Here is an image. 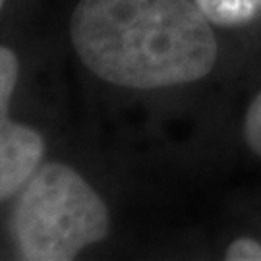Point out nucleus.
<instances>
[{
	"label": "nucleus",
	"instance_id": "nucleus-3",
	"mask_svg": "<svg viewBox=\"0 0 261 261\" xmlns=\"http://www.w3.org/2000/svg\"><path fill=\"white\" fill-rule=\"evenodd\" d=\"M18 56L0 47V201L19 188L41 167L45 141L37 130L10 118V101L18 84Z\"/></svg>",
	"mask_w": 261,
	"mask_h": 261
},
{
	"label": "nucleus",
	"instance_id": "nucleus-4",
	"mask_svg": "<svg viewBox=\"0 0 261 261\" xmlns=\"http://www.w3.org/2000/svg\"><path fill=\"white\" fill-rule=\"evenodd\" d=\"M213 25L236 28L261 16V0H196Z\"/></svg>",
	"mask_w": 261,
	"mask_h": 261
},
{
	"label": "nucleus",
	"instance_id": "nucleus-5",
	"mask_svg": "<svg viewBox=\"0 0 261 261\" xmlns=\"http://www.w3.org/2000/svg\"><path fill=\"white\" fill-rule=\"evenodd\" d=\"M242 134L246 145L252 149V153L261 157V91L253 97V101L244 114Z\"/></svg>",
	"mask_w": 261,
	"mask_h": 261
},
{
	"label": "nucleus",
	"instance_id": "nucleus-7",
	"mask_svg": "<svg viewBox=\"0 0 261 261\" xmlns=\"http://www.w3.org/2000/svg\"><path fill=\"white\" fill-rule=\"evenodd\" d=\"M2 6H4V0H0V10H2Z\"/></svg>",
	"mask_w": 261,
	"mask_h": 261
},
{
	"label": "nucleus",
	"instance_id": "nucleus-1",
	"mask_svg": "<svg viewBox=\"0 0 261 261\" xmlns=\"http://www.w3.org/2000/svg\"><path fill=\"white\" fill-rule=\"evenodd\" d=\"M70 37L91 74L128 89L194 84L219 58L213 23L196 0H80Z\"/></svg>",
	"mask_w": 261,
	"mask_h": 261
},
{
	"label": "nucleus",
	"instance_id": "nucleus-2",
	"mask_svg": "<svg viewBox=\"0 0 261 261\" xmlns=\"http://www.w3.org/2000/svg\"><path fill=\"white\" fill-rule=\"evenodd\" d=\"M8 230L19 259L70 261L109 236L111 215L80 172L43 163L19 188Z\"/></svg>",
	"mask_w": 261,
	"mask_h": 261
},
{
	"label": "nucleus",
	"instance_id": "nucleus-6",
	"mask_svg": "<svg viewBox=\"0 0 261 261\" xmlns=\"http://www.w3.org/2000/svg\"><path fill=\"white\" fill-rule=\"evenodd\" d=\"M224 259L228 261H261V242L252 236H242L228 244Z\"/></svg>",
	"mask_w": 261,
	"mask_h": 261
}]
</instances>
